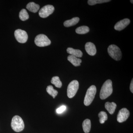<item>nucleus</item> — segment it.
I'll use <instances>...</instances> for the list:
<instances>
[{"mask_svg":"<svg viewBox=\"0 0 133 133\" xmlns=\"http://www.w3.org/2000/svg\"><path fill=\"white\" fill-rule=\"evenodd\" d=\"M131 2L133 3V1H131Z\"/></svg>","mask_w":133,"mask_h":133,"instance_id":"obj_26","label":"nucleus"},{"mask_svg":"<svg viewBox=\"0 0 133 133\" xmlns=\"http://www.w3.org/2000/svg\"><path fill=\"white\" fill-rule=\"evenodd\" d=\"M67 59L69 62H70L72 64L75 66H80L82 62L81 59L71 55L68 56Z\"/></svg>","mask_w":133,"mask_h":133,"instance_id":"obj_12","label":"nucleus"},{"mask_svg":"<svg viewBox=\"0 0 133 133\" xmlns=\"http://www.w3.org/2000/svg\"><path fill=\"white\" fill-rule=\"evenodd\" d=\"M116 106V104L114 102H107L105 105V108L110 114H113L114 113Z\"/></svg>","mask_w":133,"mask_h":133,"instance_id":"obj_14","label":"nucleus"},{"mask_svg":"<svg viewBox=\"0 0 133 133\" xmlns=\"http://www.w3.org/2000/svg\"><path fill=\"white\" fill-rule=\"evenodd\" d=\"M96 92L97 88L95 85H92L90 87L87 91L84 100V104L86 106L90 105L95 98Z\"/></svg>","mask_w":133,"mask_h":133,"instance_id":"obj_3","label":"nucleus"},{"mask_svg":"<svg viewBox=\"0 0 133 133\" xmlns=\"http://www.w3.org/2000/svg\"><path fill=\"white\" fill-rule=\"evenodd\" d=\"M11 126L13 130L16 132H20L24 129V122L20 116L16 115L12 119Z\"/></svg>","mask_w":133,"mask_h":133,"instance_id":"obj_2","label":"nucleus"},{"mask_svg":"<svg viewBox=\"0 0 133 133\" xmlns=\"http://www.w3.org/2000/svg\"><path fill=\"white\" fill-rule=\"evenodd\" d=\"M83 131L85 133H88L90 132L91 128V121L89 119H86L83 123Z\"/></svg>","mask_w":133,"mask_h":133,"instance_id":"obj_17","label":"nucleus"},{"mask_svg":"<svg viewBox=\"0 0 133 133\" xmlns=\"http://www.w3.org/2000/svg\"><path fill=\"white\" fill-rule=\"evenodd\" d=\"M90 31V29L88 26H83L77 28L76 30V32L77 34L83 35L88 33Z\"/></svg>","mask_w":133,"mask_h":133,"instance_id":"obj_18","label":"nucleus"},{"mask_svg":"<svg viewBox=\"0 0 133 133\" xmlns=\"http://www.w3.org/2000/svg\"><path fill=\"white\" fill-rule=\"evenodd\" d=\"M55 10V8L52 5H47L43 7L39 12V16L42 18H45L52 14Z\"/></svg>","mask_w":133,"mask_h":133,"instance_id":"obj_8","label":"nucleus"},{"mask_svg":"<svg viewBox=\"0 0 133 133\" xmlns=\"http://www.w3.org/2000/svg\"><path fill=\"white\" fill-rule=\"evenodd\" d=\"M35 43L37 46L43 47L50 45L51 42L47 36L43 34H40L35 38Z\"/></svg>","mask_w":133,"mask_h":133,"instance_id":"obj_5","label":"nucleus"},{"mask_svg":"<svg viewBox=\"0 0 133 133\" xmlns=\"http://www.w3.org/2000/svg\"><path fill=\"white\" fill-rule=\"evenodd\" d=\"M112 84L110 79H108L103 84L100 92V98L105 99L111 95L113 92Z\"/></svg>","mask_w":133,"mask_h":133,"instance_id":"obj_1","label":"nucleus"},{"mask_svg":"<svg viewBox=\"0 0 133 133\" xmlns=\"http://www.w3.org/2000/svg\"><path fill=\"white\" fill-rule=\"evenodd\" d=\"M46 91L49 95L52 97L53 98L56 97L58 93L57 91L55 90L52 85L48 86L46 88Z\"/></svg>","mask_w":133,"mask_h":133,"instance_id":"obj_20","label":"nucleus"},{"mask_svg":"<svg viewBox=\"0 0 133 133\" xmlns=\"http://www.w3.org/2000/svg\"><path fill=\"white\" fill-rule=\"evenodd\" d=\"M66 109V107L64 105H63L60 107L59 108L57 109L56 112L58 114H62L63 112Z\"/></svg>","mask_w":133,"mask_h":133,"instance_id":"obj_24","label":"nucleus"},{"mask_svg":"<svg viewBox=\"0 0 133 133\" xmlns=\"http://www.w3.org/2000/svg\"><path fill=\"white\" fill-rule=\"evenodd\" d=\"M79 85L78 82L77 80H73L70 83L67 90L68 97L71 98L76 95L79 88Z\"/></svg>","mask_w":133,"mask_h":133,"instance_id":"obj_6","label":"nucleus"},{"mask_svg":"<svg viewBox=\"0 0 133 133\" xmlns=\"http://www.w3.org/2000/svg\"><path fill=\"white\" fill-rule=\"evenodd\" d=\"M85 50L87 52L90 56H94L97 52V49L95 44L91 42H87L85 45Z\"/></svg>","mask_w":133,"mask_h":133,"instance_id":"obj_11","label":"nucleus"},{"mask_svg":"<svg viewBox=\"0 0 133 133\" xmlns=\"http://www.w3.org/2000/svg\"><path fill=\"white\" fill-rule=\"evenodd\" d=\"M26 8L29 11L33 12V13H36L38 11L40 8V6L38 4H36L35 3L33 2H30L26 6Z\"/></svg>","mask_w":133,"mask_h":133,"instance_id":"obj_15","label":"nucleus"},{"mask_svg":"<svg viewBox=\"0 0 133 133\" xmlns=\"http://www.w3.org/2000/svg\"><path fill=\"white\" fill-rule=\"evenodd\" d=\"M19 17L22 21H25L29 18V15L26 9H22L19 13Z\"/></svg>","mask_w":133,"mask_h":133,"instance_id":"obj_21","label":"nucleus"},{"mask_svg":"<svg viewBox=\"0 0 133 133\" xmlns=\"http://www.w3.org/2000/svg\"><path fill=\"white\" fill-rule=\"evenodd\" d=\"M79 18L78 17H75L70 20H67L64 23V25L65 27H70L74 26L78 23Z\"/></svg>","mask_w":133,"mask_h":133,"instance_id":"obj_16","label":"nucleus"},{"mask_svg":"<svg viewBox=\"0 0 133 133\" xmlns=\"http://www.w3.org/2000/svg\"><path fill=\"white\" fill-rule=\"evenodd\" d=\"M133 79H132V81H131V84H130V89L132 93H133Z\"/></svg>","mask_w":133,"mask_h":133,"instance_id":"obj_25","label":"nucleus"},{"mask_svg":"<svg viewBox=\"0 0 133 133\" xmlns=\"http://www.w3.org/2000/svg\"><path fill=\"white\" fill-rule=\"evenodd\" d=\"M15 36L18 42L24 43L28 41V35L27 32L21 29L16 30L15 31Z\"/></svg>","mask_w":133,"mask_h":133,"instance_id":"obj_7","label":"nucleus"},{"mask_svg":"<svg viewBox=\"0 0 133 133\" xmlns=\"http://www.w3.org/2000/svg\"><path fill=\"white\" fill-rule=\"evenodd\" d=\"M130 115V112L128 109L123 108L119 111L117 115V121L119 123L125 121Z\"/></svg>","mask_w":133,"mask_h":133,"instance_id":"obj_9","label":"nucleus"},{"mask_svg":"<svg viewBox=\"0 0 133 133\" xmlns=\"http://www.w3.org/2000/svg\"><path fill=\"white\" fill-rule=\"evenodd\" d=\"M99 118V122L101 124L104 123L105 121L107 120L108 116L106 112L102 111L100 112L98 114Z\"/></svg>","mask_w":133,"mask_h":133,"instance_id":"obj_22","label":"nucleus"},{"mask_svg":"<svg viewBox=\"0 0 133 133\" xmlns=\"http://www.w3.org/2000/svg\"><path fill=\"white\" fill-rule=\"evenodd\" d=\"M108 52L110 57L116 61L121 60L122 57L121 50L116 45L112 44L109 45L108 48Z\"/></svg>","mask_w":133,"mask_h":133,"instance_id":"obj_4","label":"nucleus"},{"mask_svg":"<svg viewBox=\"0 0 133 133\" xmlns=\"http://www.w3.org/2000/svg\"><path fill=\"white\" fill-rule=\"evenodd\" d=\"M51 82L53 84L55 85L56 87L58 88H61L62 84V82L60 80L59 77L58 76H55L53 77L51 79Z\"/></svg>","mask_w":133,"mask_h":133,"instance_id":"obj_19","label":"nucleus"},{"mask_svg":"<svg viewBox=\"0 0 133 133\" xmlns=\"http://www.w3.org/2000/svg\"><path fill=\"white\" fill-rule=\"evenodd\" d=\"M130 23V20L128 19H124L121 20L115 24L114 26L115 29L120 31L126 28Z\"/></svg>","mask_w":133,"mask_h":133,"instance_id":"obj_10","label":"nucleus"},{"mask_svg":"<svg viewBox=\"0 0 133 133\" xmlns=\"http://www.w3.org/2000/svg\"><path fill=\"white\" fill-rule=\"evenodd\" d=\"M66 51L70 55L77 58L81 57L83 56V52L79 50L75 49L72 48H67Z\"/></svg>","mask_w":133,"mask_h":133,"instance_id":"obj_13","label":"nucleus"},{"mask_svg":"<svg viewBox=\"0 0 133 133\" xmlns=\"http://www.w3.org/2000/svg\"><path fill=\"white\" fill-rule=\"evenodd\" d=\"M111 1L110 0H88V5L92 6L96 5L98 3H107Z\"/></svg>","mask_w":133,"mask_h":133,"instance_id":"obj_23","label":"nucleus"}]
</instances>
